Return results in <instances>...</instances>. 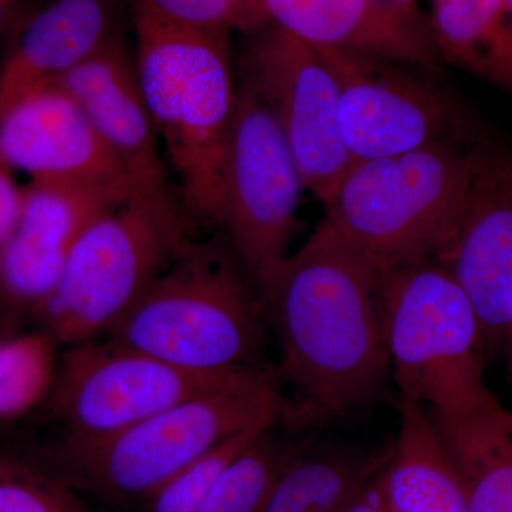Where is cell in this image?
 Segmentation results:
<instances>
[{
  "mask_svg": "<svg viewBox=\"0 0 512 512\" xmlns=\"http://www.w3.org/2000/svg\"><path fill=\"white\" fill-rule=\"evenodd\" d=\"M133 190L60 180H30L12 234L0 251V285L19 302L43 303L55 291L86 229Z\"/></svg>",
  "mask_w": 512,
  "mask_h": 512,
  "instance_id": "obj_14",
  "label": "cell"
},
{
  "mask_svg": "<svg viewBox=\"0 0 512 512\" xmlns=\"http://www.w3.org/2000/svg\"><path fill=\"white\" fill-rule=\"evenodd\" d=\"M382 305L400 397L423 406L436 423L500 403L484 380L483 329L444 266L431 261L383 276Z\"/></svg>",
  "mask_w": 512,
  "mask_h": 512,
  "instance_id": "obj_7",
  "label": "cell"
},
{
  "mask_svg": "<svg viewBox=\"0 0 512 512\" xmlns=\"http://www.w3.org/2000/svg\"><path fill=\"white\" fill-rule=\"evenodd\" d=\"M120 0H52L20 29L0 69V109L57 83L119 35Z\"/></svg>",
  "mask_w": 512,
  "mask_h": 512,
  "instance_id": "obj_17",
  "label": "cell"
},
{
  "mask_svg": "<svg viewBox=\"0 0 512 512\" xmlns=\"http://www.w3.org/2000/svg\"><path fill=\"white\" fill-rule=\"evenodd\" d=\"M476 312L485 342L512 325V158L478 148L460 220L437 259Z\"/></svg>",
  "mask_w": 512,
  "mask_h": 512,
  "instance_id": "obj_12",
  "label": "cell"
},
{
  "mask_svg": "<svg viewBox=\"0 0 512 512\" xmlns=\"http://www.w3.org/2000/svg\"><path fill=\"white\" fill-rule=\"evenodd\" d=\"M429 23L437 55L512 90V16L507 0H434Z\"/></svg>",
  "mask_w": 512,
  "mask_h": 512,
  "instance_id": "obj_20",
  "label": "cell"
},
{
  "mask_svg": "<svg viewBox=\"0 0 512 512\" xmlns=\"http://www.w3.org/2000/svg\"><path fill=\"white\" fill-rule=\"evenodd\" d=\"M394 2L402 3V5L414 6V0H394Z\"/></svg>",
  "mask_w": 512,
  "mask_h": 512,
  "instance_id": "obj_31",
  "label": "cell"
},
{
  "mask_svg": "<svg viewBox=\"0 0 512 512\" xmlns=\"http://www.w3.org/2000/svg\"><path fill=\"white\" fill-rule=\"evenodd\" d=\"M508 9H510V13L512 16V0H507Z\"/></svg>",
  "mask_w": 512,
  "mask_h": 512,
  "instance_id": "obj_32",
  "label": "cell"
},
{
  "mask_svg": "<svg viewBox=\"0 0 512 512\" xmlns=\"http://www.w3.org/2000/svg\"><path fill=\"white\" fill-rule=\"evenodd\" d=\"M275 424L256 434L225 467L198 512H261L302 443Z\"/></svg>",
  "mask_w": 512,
  "mask_h": 512,
  "instance_id": "obj_22",
  "label": "cell"
},
{
  "mask_svg": "<svg viewBox=\"0 0 512 512\" xmlns=\"http://www.w3.org/2000/svg\"><path fill=\"white\" fill-rule=\"evenodd\" d=\"M265 429L238 434L181 468L148 495L140 504L141 512H198L225 467Z\"/></svg>",
  "mask_w": 512,
  "mask_h": 512,
  "instance_id": "obj_24",
  "label": "cell"
},
{
  "mask_svg": "<svg viewBox=\"0 0 512 512\" xmlns=\"http://www.w3.org/2000/svg\"><path fill=\"white\" fill-rule=\"evenodd\" d=\"M194 222L174 192H133L94 221L43 303L53 338L72 346L106 335L197 241Z\"/></svg>",
  "mask_w": 512,
  "mask_h": 512,
  "instance_id": "obj_6",
  "label": "cell"
},
{
  "mask_svg": "<svg viewBox=\"0 0 512 512\" xmlns=\"http://www.w3.org/2000/svg\"><path fill=\"white\" fill-rule=\"evenodd\" d=\"M231 373L201 375L113 340H87L70 346L57 369L56 412L66 436H109L210 390Z\"/></svg>",
  "mask_w": 512,
  "mask_h": 512,
  "instance_id": "obj_10",
  "label": "cell"
},
{
  "mask_svg": "<svg viewBox=\"0 0 512 512\" xmlns=\"http://www.w3.org/2000/svg\"><path fill=\"white\" fill-rule=\"evenodd\" d=\"M0 512H86L72 488L0 461Z\"/></svg>",
  "mask_w": 512,
  "mask_h": 512,
  "instance_id": "obj_26",
  "label": "cell"
},
{
  "mask_svg": "<svg viewBox=\"0 0 512 512\" xmlns=\"http://www.w3.org/2000/svg\"><path fill=\"white\" fill-rule=\"evenodd\" d=\"M57 83L79 101L101 140L123 165L136 192H173L134 59L128 55L120 33Z\"/></svg>",
  "mask_w": 512,
  "mask_h": 512,
  "instance_id": "obj_16",
  "label": "cell"
},
{
  "mask_svg": "<svg viewBox=\"0 0 512 512\" xmlns=\"http://www.w3.org/2000/svg\"><path fill=\"white\" fill-rule=\"evenodd\" d=\"M133 6L191 29L249 35L268 25L259 0H133Z\"/></svg>",
  "mask_w": 512,
  "mask_h": 512,
  "instance_id": "obj_25",
  "label": "cell"
},
{
  "mask_svg": "<svg viewBox=\"0 0 512 512\" xmlns=\"http://www.w3.org/2000/svg\"><path fill=\"white\" fill-rule=\"evenodd\" d=\"M508 376H510L512 382V325L510 332H508Z\"/></svg>",
  "mask_w": 512,
  "mask_h": 512,
  "instance_id": "obj_29",
  "label": "cell"
},
{
  "mask_svg": "<svg viewBox=\"0 0 512 512\" xmlns=\"http://www.w3.org/2000/svg\"><path fill=\"white\" fill-rule=\"evenodd\" d=\"M0 154L32 180L136 191L79 101L59 83L36 87L0 109Z\"/></svg>",
  "mask_w": 512,
  "mask_h": 512,
  "instance_id": "obj_13",
  "label": "cell"
},
{
  "mask_svg": "<svg viewBox=\"0 0 512 512\" xmlns=\"http://www.w3.org/2000/svg\"><path fill=\"white\" fill-rule=\"evenodd\" d=\"M248 36L242 83L274 114L305 188L325 205L353 163L340 137L335 73L318 47L272 23Z\"/></svg>",
  "mask_w": 512,
  "mask_h": 512,
  "instance_id": "obj_9",
  "label": "cell"
},
{
  "mask_svg": "<svg viewBox=\"0 0 512 512\" xmlns=\"http://www.w3.org/2000/svg\"><path fill=\"white\" fill-rule=\"evenodd\" d=\"M376 478L377 476L360 491L345 512H384L379 490H377Z\"/></svg>",
  "mask_w": 512,
  "mask_h": 512,
  "instance_id": "obj_28",
  "label": "cell"
},
{
  "mask_svg": "<svg viewBox=\"0 0 512 512\" xmlns=\"http://www.w3.org/2000/svg\"><path fill=\"white\" fill-rule=\"evenodd\" d=\"M303 188L301 170L274 114L241 82L229 137L222 228L262 302L292 254Z\"/></svg>",
  "mask_w": 512,
  "mask_h": 512,
  "instance_id": "obj_8",
  "label": "cell"
},
{
  "mask_svg": "<svg viewBox=\"0 0 512 512\" xmlns=\"http://www.w3.org/2000/svg\"><path fill=\"white\" fill-rule=\"evenodd\" d=\"M318 49L338 82L340 137L353 161L397 156L453 138L456 104L410 66Z\"/></svg>",
  "mask_w": 512,
  "mask_h": 512,
  "instance_id": "obj_11",
  "label": "cell"
},
{
  "mask_svg": "<svg viewBox=\"0 0 512 512\" xmlns=\"http://www.w3.org/2000/svg\"><path fill=\"white\" fill-rule=\"evenodd\" d=\"M268 23L312 46L434 69L429 19L394 0H259Z\"/></svg>",
  "mask_w": 512,
  "mask_h": 512,
  "instance_id": "obj_15",
  "label": "cell"
},
{
  "mask_svg": "<svg viewBox=\"0 0 512 512\" xmlns=\"http://www.w3.org/2000/svg\"><path fill=\"white\" fill-rule=\"evenodd\" d=\"M134 66L160 144L195 222L222 228L237 104L231 33L184 28L133 6Z\"/></svg>",
  "mask_w": 512,
  "mask_h": 512,
  "instance_id": "obj_2",
  "label": "cell"
},
{
  "mask_svg": "<svg viewBox=\"0 0 512 512\" xmlns=\"http://www.w3.org/2000/svg\"><path fill=\"white\" fill-rule=\"evenodd\" d=\"M383 275L319 224L264 296L293 390L289 429L342 419L376 399L390 373Z\"/></svg>",
  "mask_w": 512,
  "mask_h": 512,
  "instance_id": "obj_1",
  "label": "cell"
},
{
  "mask_svg": "<svg viewBox=\"0 0 512 512\" xmlns=\"http://www.w3.org/2000/svg\"><path fill=\"white\" fill-rule=\"evenodd\" d=\"M466 490L470 512H512V412L498 403L436 423Z\"/></svg>",
  "mask_w": 512,
  "mask_h": 512,
  "instance_id": "obj_21",
  "label": "cell"
},
{
  "mask_svg": "<svg viewBox=\"0 0 512 512\" xmlns=\"http://www.w3.org/2000/svg\"><path fill=\"white\" fill-rule=\"evenodd\" d=\"M10 0H0V32L5 25L6 12H8Z\"/></svg>",
  "mask_w": 512,
  "mask_h": 512,
  "instance_id": "obj_30",
  "label": "cell"
},
{
  "mask_svg": "<svg viewBox=\"0 0 512 512\" xmlns=\"http://www.w3.org/2000/svg\"><path fill=\"white\" fill-rule=\"evenodd\" d=\"M399 431L377 474L384 512H470L466 490L430 413L399 397Z\"/></svg>",
  "mask_w": 512,
  "mask_h": 512,
  "instance_id": "obj_18",
  "label": "cell"
},
{
  "mask_svg": "<svg viewBox=\"0 0 512 512\" xmlns=\"http://www.w3.org/2000/svg\"><path fill=\"white\" fill-rule=\"evenodd\" d=\"M279 377L247 367L183 403L109 436L64 437L60 480L110 505H138L168 478L238 434L291 419Z\"/></svg>",
  "mask_w": 512,
  "mask_h": 512,
  "instance_id": "obj_3",
  "label": "cell"
},
{
  "mask_svg": "<svg viewBox=\"0 0 512 512\" xmlns=\"http://www.w3.org/2000/svg\"><path fill=\"white\" fill-rule=\"evenodd\" d=\"M22 194L23 188L13 177V168L0 154V251L18 221Z\"/></svg>",
  "mask_w": 512,
  "mask_h": 512,
  "instance_id": "obj_27",
  "label": "cell"
},
{
  "mask_svg": "<svg viewBox=\"0 0 512 512\" xmlns=\"http://www.w3.org/2000/svg\"><path fill=\"white\" fill-rule=\"evenodd\" d=\"M52 340L30 335L0 342V419L19 416L39 403L56 382Z\"/></svg>",
  "mask_w": 512,
  "mask_h": 512,
  "instance_id": "obj_23",
  "label": "cell"
},
{
  "mask_svg": "<svg viewBox=\"0 0 512 512\" xmlns=\"http://www.w3.org/2000/svg\"><path fill=\"white\" fill-rule=\"evenodd\" d=\"M389 450L302 443L261 512H345L382 470Z\"/></svg>",
  "mask_w": 512,
  "mask_h": 512,
  "instance_id": "obj_19",
  "label": "cell"
},
{
  "mask_svg": "<svg viewBox=\"0 0 512 512\" xmlns=\"http://www.w3.org/2000/svg\"><path fill=\"white\" fill-rule=\"evenodd\" d=\"M477 150H463L450 138L353 161L320 224L383 276L436 262L456 231Z\"/></svg>",
  "mask_w": 512,
  "mask_h": 512,
  "instance_id": "obj_5",
  "label": "cell"
},
{
  "mask_svg": "<svg viewBox=\"0 0 512 512\" xmlns=\"http://www.w3.org/2000/svg\"><path fill=\"white\" fill-rule=\"evenodd\" d=\"M264 302L228 239L195 241L106 333L165 363L222 375L262 366Z\"/></svg>",
  "mask_w": 512,
  "mask_h": 512,
  "instance_id": "obj_4",
  "label": "cell"
}]
</instances>
